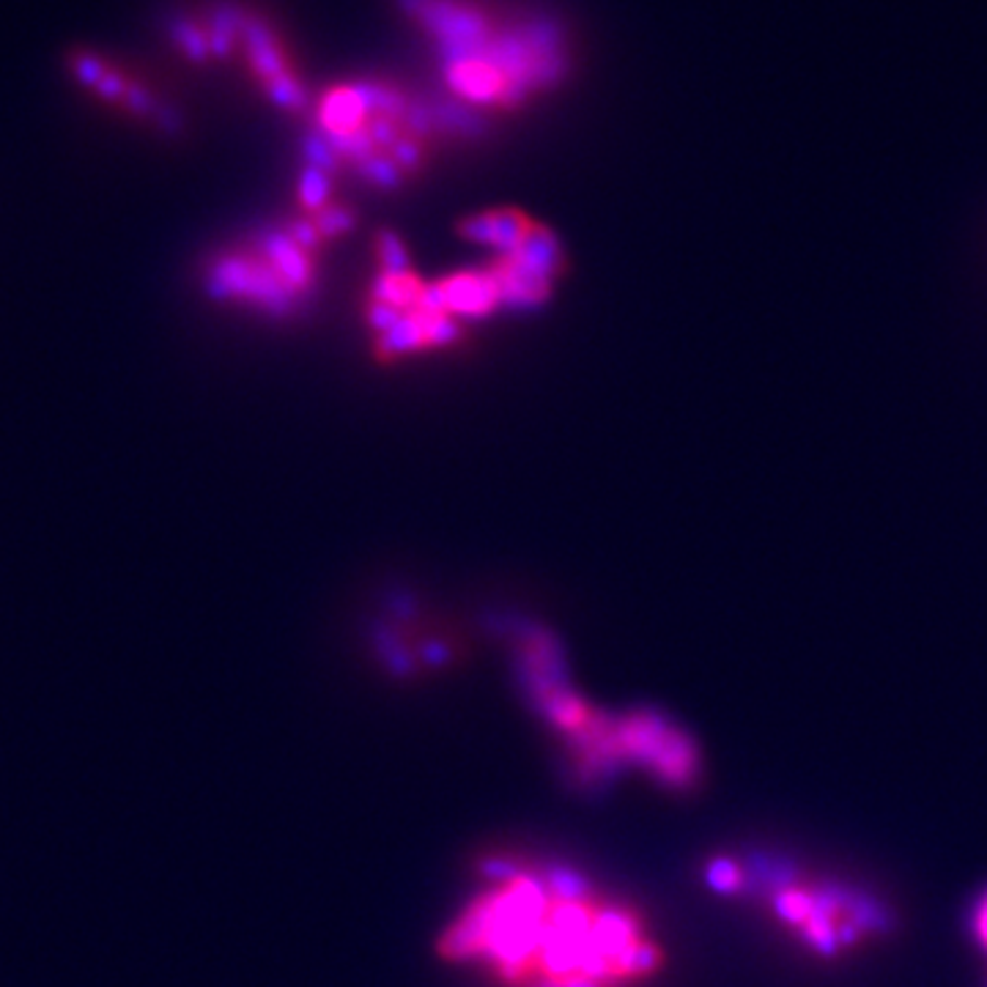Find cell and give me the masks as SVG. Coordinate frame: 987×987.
<instances>
[{"label":"cell","instance_id":"cell-1","mask_svg":"<svg viewBox=\"0 0 987 987\" xmlns=\"http://www.w3.org/2000/svg\"><path fill=\"white\" fill-rule=\"evenodd\" d=\"M440 936L445 963L499 987H637L664 965L640 911L571 869L499 864Z\"/></svg>","mask_w":987,"mask_h":987},{"label":"cell","instance_id":"cell-2","mask_svg":"<svg viewBox=\"0 0 987 987\" xmlns=\"http://www.w3.org/2000/svg\"><path fill=\"white\" fill-rule=\"evenodd\" d=\"M313 283L310 247L292 231L274 234L252 250H239L218 261L211 288L220 297H234L272 313H286Z\"/></svg>","mask_w":987,"mask_h":987},{"label":"cell","instance_id":"cell-3","mask_svg":"<svg viewBox=\"0 0 987 987\" xmlns=\"http://www.w3.org/2000/svg\"><path fill=\"white\" fill-rule=\"evenodd\" d=\"M976 925H979L982 941L987 943V902H985V908H982V913H979V920H976Z\"/></svg>","mask_w":987,"mask_h":987}]
</instances>
